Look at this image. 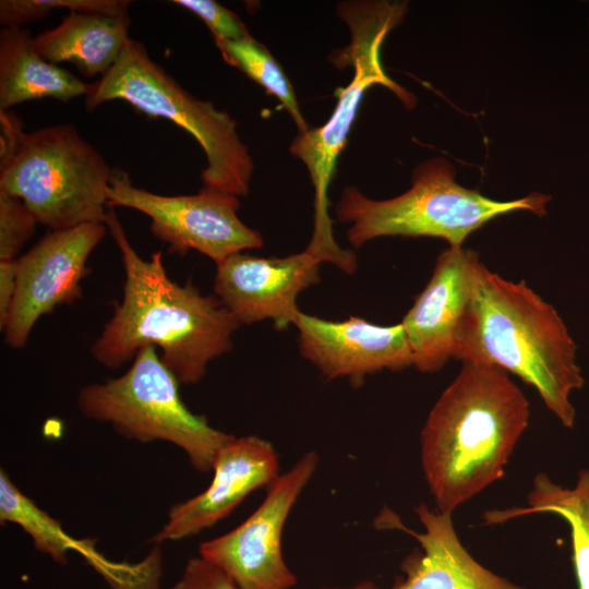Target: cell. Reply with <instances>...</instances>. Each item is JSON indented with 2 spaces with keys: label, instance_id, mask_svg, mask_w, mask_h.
I'll list each match as a JSON object with an SVG mask.
<instances>
[{
  "label": "cell",
  "instance_id": "3957f363",
  "mask_svg": "<svg viewBox=\"0 0 589 589\" xmlns=\"http://www.w3.org/2000/svg\"><path fill=\"white\" fill-rule=\"evenodd\" d=\"M577 346L554 306L525 280L503 278L479 261L455 359L495 365L532 386L566 428L576 411L569 396L585 384Z\"/></svg>",
  "mask_w": 589,
  "mask_h": 589
},
{
  "label": "cell",
  "instance_id": "7402d4cb",
  "mask_svg": "<svg viewBox=\"0 0 589 589\" xmlns=\"http://www.w3.org/2000/svg\"><path fill=\"white\" fill-rule=\"evenodd\" d=\"M37 224L21 199L0 190V261L16 260Z\"/></svg>",
  "mask_w": 589,
  "mask_h": 589
},
{
  "label": "cell",
  "instance_id": "44dd1931",
  "mask_svg": "<svg viewBox=\"0 0 589 589\" xmlns=\"http://www.w3.org/2000/svg\"><path fill=\"white\" fill-rule=\"evenodd\" d=\"M215 44L230 65L245 73L279 100L294 121L299 133H304L310 129L301 112L291 82L264 45L252 35L239 40Z\"/></svg>",
  "mask_w": 589,
  "mask_h": 589
},
{
  "label": "cell",
  "instance_id": "cb8c5ba5",
  "mask_svg": "<svg viewBox=\"0 0 589 589\" xmlns=\"http://www.w3.org/2000/svg\"><path fill=\"white\" fill-rule=\"evenodd\" d=\"M171 589H238V587L220 568L199 555L188 561L182 576Z\"/></svg>",
  "mask_w": 589,
  "mask_h": 589
},
{
  "label": "cell",
  "instance_id": "484cf974",
  "mask_svg": "<svg viewBox=\"0 0 589 589\" xmlns=\"http://www.w3.org/2000/svg\"><path fill=\"white\" fill-rule=\"evenodd\" d=\"M321 589H380L374 582L370 581V580H363L352 587H348V588H337V587H333V588H328V587H325V588H321Z\"/></svg>",
  "mask_w": 589,
  "mask_h": 589
},
{
  "label": "cell",
  "instance_id": "5b68a950",
  "mask_svg": "<svg viewBox=\"0 0 589 589\" xmlns=\"http://www.w3.org/2000/svg\"><path fill=\"white\" fill-rule=\"evenodd\" d=\"M0 190L21 199L50 230L105 223L112 168L71 124L31 132L0 111Z\"/></svg>",
  "mask_w": 589,
  "mask_h": 589
},
{
  "label": "cell",
  "instance_id": "277c9868",
  "mask_svg": "<svg viewBox=\"0 0 589 589\" xmlns=\"http://www.w3.org/2000/svg\"><path fill=\"white\" fill-rule=\"evenodd\" d=\"M407 10V2L400 1L337 4L338 16L349 27L350 43L335 51L330 60L336 67L352 64L353 76L346 87L336 89L337 103L329 119L321 127L298 133L289 148L306 167L314 193L313 232L305 250L321 263H330L349 275L357 269V257L353 251L342 249L335 240L328 190L360 103L371 86L389 88L409 109L416 105V97L386 74L381 59L387 34L399 24Z\"/></svg>",
  "mask_w": 589,
  "mask_h": 589
},
{
  "label": "cell",
  "instance_id": "9a60e30c",
  "mask_svg": "<svg viewBox=\"0 0 589 589\" xmlns=\"http://www.w3.org/2000/svg\"><path fill=\"white\" fill-rule=\"evenodd\" d=\"M479 261L477 252L464 247L442 251L429 283L400 322L419 371L438 372L454 358Z\"/></svg>",
  "mask_w": 589,
  "mask_h": 589
},
{
  "label": "cell",
  "instance_id": "2e32d148",
  "mask_svg": "<svg viewBox=\"0 0 589 589\" xmlns=\"http://www.w3.org/2000/svg\"><path fill=\"white\" fill-rule=\"evenodd\" d=\"M414 512L423 532L401 528L417 539L423 552L405 558V578L392 589H525L492 573L470 555L457 536L452 515L432 510L423 503Z\"/></svg>",
  "mask_w": 589,
  "mask_h": 589
},
{
  "label": "cell",
  "instance_id": "d6986e66",
  "mask_svg": "<svg viewBox=\"0 0 589 589\" xmlns=\"http://www.w3.org/2000/svg\"><path fill=\"white\" fill-rule=\"evenodd\" d=\"M528 505L493 509L483 514L486 525H496L531 514H554L569 526L572 560L578 589H589V469H581L573 489L538 473L527 495Z\"/></svg>",
  "mask_w": 589,
  "mask_h": 589
},
{
  "label": "cell",
  "instance_id": "8992f818",
  "mask_svg": "<svg viewBox=\"0 0 589 589\" xmlns=\"http://www.w3.org/2000/svg\"><path fill=\"white\" fill-rule=\"evenodd\" d=\"M550 196L533 192L513 201H496L455 181V170L444 158L430 159L413 171L405 193L372 200L354 185L342 190L335 205L337 219L349 224L347 238L360 248L380 237H435L449 247H462L466 238L490 220L516 211L546 214Z\"/></svg>",
  "mask_w": 589,
  "mask_h": 589
},
{
  "label": "cell",
  "instance_id": "6da1fadb",
  "mask_svg": "<svg viewBox=\"0 0 589 589\" xmlns=\"http://www.w3.org/2000/svg\"><path fill=\"white\" fill-rule=\"evenodd\" d=\"M104 224L121 252L125 279L121 301L112 303L113 313L91 347L92 357L115 370L141 348L158 347L180 384L199 383L208 363L231 350L241 324L215 294H203L190 281L171 280L161 251L149 260L140 256L113 207H108Z\"/></svg>",
  "mask_w": 589,
  "mask_h": 589
},
{
  "label": "cell",
  "instance_id": "ac0fdd59",
  "mask_svg": "<svg viewBox=\"0 0 589 589\" xmlns=\"http://www.w3.org/2000/svg\"><path fill=\"white\" fill-rule=\"evenodd\" d=\"M27 28L3 27L0 32V111L40 98L69 101L86 96L89 84L44 59Z\"/></svg>",
  "mask_w": 589,
  "mask_h": 589
},
{
  "label": "cell",
  "instance_id": "7c38bea8",
  "mask_svg": "<svg viewBox=\"0 0 589 589\" xmlns=\"http://www.w3.org/2000/svg\"><path fill=\"white\" fill-rule=\"evenodd\" d=\"M321 264L306 250L285 257L236 253L216 265L214 294L241 325L271 320L286 329L301 312L298 296L320 281Z\"/></svg>",
  "mask_w": 589,
  "mask_h": 589
},
{
  "label": "cell",
  "instance_id": "ba28073f",
  "mask_svg": "<svg viewBox=\"0 0 589 589\" xmlns=\"http://www.w3.org/2000/svg\"><path fill=\"white\" fill-rule=\"evenodd\" d=\"M179 385L156 348L147 346L136 352L122 375L81 388L76 404L84 417L110 424L128 440L176 445L196 471L208 472L218 450L235 435L193 413L183 402Z\"/></svg>",
  "mask_w": 589,
  "mask_h": 589
},
{
  "label": "cell",
  "instance_id": "52a82bcc",
  "mask_svg": "<svg viewBox=\"0 0 589 589\" xmlns=\"http://www.w3.org/2000/svg\"><path fill=\"white\" fill-rule=\"evenodd\" d=\"M109 100L127 101L147 116L168 119L184 129L206 157L203 188L237 197L248 195L254 165L236 120L184 89L135 39L129 38L112 68L89 84L85 108L92 111Z\"/></svg>",
  "mask_w": 589,
  "mask_h": 589
},
{
  "label": "cell",
  "instance_id": "e0dca14e",
  "mask_svg": "<svg viewBox=\"0 0 589 589\" xmlns=\"http://www.w3.org/2000/svg\"><path fill=\"white\" fill-rule=\"evenodd\" d=\"M129 15L69 12L60 24L34 37L38 53L51 63L71 62L87 77L104 76L128 39Z\"/></svg>",
  "mask_w": 589,
  "mask_h": 589
},
{
  "label": "cell",
  "instance_id": "8fae6325",
  "mask_svg": "<svg viewBox=\"0 0 589 589\" xmlns=\"http://www.w3.org/2000/svg\"><path fill=\"white\" fill-rule=\"evenodd\" d=\"M103 223L50 230L16 259V292L3 328L4 341L23 348L37 321L82 297L87 261L106 233Z\"/></svg>",
  "mask_w": 589,
  "mask_h": 589
},
{
  "label": "cell",
  "instance_id": "5bb4252c",
  "mask_svg": "<svg viewBox=\"0 0 589 589\" xmlns=\"http://www.w3.org/2000/svg\"><path fill=\"white\" fill-rule=\"evenodd\" d=\"M209 485L172 505L166 524L152 538L155 544L202 532L226 518L252 492L268 488L279 473L273 444L257 435L233 437L218 450Z\"/></svg>",
  "mask_w": 589,
  "mask_h": 589
},
{
  "label": "cell",
  "instance_id": "30bf717a",
  "mask_svg": "<svg viewBox=\"0 0 589 589\" xmlns=\"http://www.w3.org/2000/svg\"><path fill=\"white\" fill-rule=\"evenodd\" d=\"M320 462L315 450L302 455L267 488L261 505L229 532L203 542L200 556L220 568L238 589H291L281 537L286 521Z\"/></svg>",
  "mask_w": 589,
  "mask_h": 589
},
{
  "label": "cell",
  "instance_id": "9c48e42d",
  "mask_svg": "<svg viewBox=\"0 0 589 589\" xmlns=\"http://www.w3.org/2000/svg\"><path fill=\"white\" fill-rule=\"evenodd\" d=\"M108 207L139 211L151 218V231L170 253L197 251L216 265L232 254L261 248L260 231L239 217V197L202 188L191 195H160L134 187L129 175L112 168Z\"/></svg>",
  "mask_w": 589,
  "mask_h": 589
},
{
  "label": "cell",
  "instance_id": "603a6c76",
  "mask_svg": "<svg viewBox=\"0 0 589 589\" xmlns=\"http://www.w3.org/2000/svg\"><path fill=\"white\" fill-rule=\"evenodd\" d=\"M172 3L197 15L209 28L215 43L239 40L250 36L236 13L213 0H173Z\"/></svg>",
  "mask_w": 589,
  "mask_h": 589
},
{
  "label": "cell",
  "instance_id": "7a4b0ae2",
  "mask_svg": "<svg viewBox=\"0 0 589 589\" xmlns=\"http://www.w3.org/2000/svg\"><path fill=\"white\" fill-rule=\"evenodd\" d=\"M462 365L421 431V466L436 509L453 513L504 474L528 426L529 401L506 371Z\"/></svg>",
  "mask_w": 589,
  "mask_h": 589
},
{
  "label": "cell",
  "instance_id": "4fadbf2b",
  "mask_svg": "<svg viewBox=\"0 0 589 589\" xmlns=\"http://www.w3.org/2000/svg\"><path fill=\"white\" fill-rule=\"evenodd\" d=\"M294 326L301 356L327 380L347 377L357 385L383 370L413 365L401 323L377 325L357 316L334 322L300 312Z\"/></svg>",
  "mask_w": 589,
  "mask_h": 589
},
{
  "label": "cell",
  "instance_id": "ffe728a7",
  "mask_svg": "<svg viewBox=\"0 0 589 589\" xmlns=\"http://www.w3.org/2000/svg\"><path fill=\"white\" fill-rule=\"evenodd\" d=\"M0 521L21 527L32 539L34 548L56 563L65 564L68 552L75 551L98 573H104L111 565L112 561L96 550L94 540L72 538L59 520L21 492L3 469L0 471Z\"/></svg>",
  "mask_w": 589,
  "mask_h": 589
},
{
  "label": "cell",
  "instance_id": "d4e9b609",
  "mask_svg": "<svg viewBox=\"0 0 589 589\" xmlns=\"http://www.w3.org/2000/svg\"><path fill=\"white\" fill-rule=\"evenodd\" d=\"M16 260L0 261V327L7 325L16 292Z\"/></svg>",
  "mask_w": 589,
  "mask_h": 589
}]
</instances>
